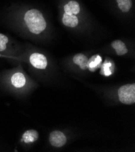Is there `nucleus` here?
<instances>
[{
  "label": "nucleus",
  "instance_id": "nucleus-7",
  "mask_svg": "<svg viewBox=\"0 0 135 152\" xmlns=\"http://www.w3.org/2000/svg\"><path fill=\"white\" fill-rule=\"evenodd\" d=\"M64 10L66 14L76 15L80 12V6L78 2L70 1L64 6Z\"/></svg>",
  "mask_w": 135,
  "mask_h": 152
},
{
  "label": "nucleus",
  "instance_id": "nucleus-6",
  "mask_svg": "<svg viewBox=\"0 0 135 152\" xmlns=\"http://www.w3.org/2000/svg\"><path fill=\"white\" fill-rule=\"evenodd\" d=\"M39 138L38 132L35 130H28L25 132L22 136V141L26 144L35 142Z\"/></svg>",
  "mask_w": 135,
  "mask_h": 152
},
{
  "label": "nucleus",
  "instance_id": "nucleus-14",
  "mask_svg": "<svg viewBox=\"0 0 135 152\" xmlns=\"http://www.w3.org/2000/svg\"><path fill=\"white\" fill-rule=\"evenodd\" d=\"M0 56H1V55H0Z\"/></svg>",
  "mask_w": 135,
  "mask_h": 152
},
{
  "label": "nucleus",
  "instance_id": "nucleus-2",
  "mask_svg": "<svg viewBox=\"0 0 135 152\" xmlns=\"http://www.w3.org/2000/svg\"><path fill=\"white\" fill-rule=\"evenodd\" d=\"M118 96L121 102L131 105L135 102V84H126L118 90Z\"/></svg>",
  "mask_w": 135,
  "mask_h": 152
},
{
  "label": "nucleus",
  "instance_id": "nucleus-3",
  "mask_svg": "<svg viewBox=\"0 0 135 152\" xmlns=\"http://www.w3.org/2000/svg\"><path fill=\"white\" fill-rule=\"evenodd\" d=\"M29 61L31 64L35 69L43 70L47 66V59L43 54L34 52L29 56Z\"/></svg>",
  "mask_w": 135,
  "mask_h": 152
},
{
  "label": "nucleus",
  "instance_id": "nucleus-8",
  "mask_svg": "<svg viewBox=\"0 0 135 152\" xmlns=\"http://www.w3.org/2000/svg\"><path fill=\"white\" fill-rule=\"evenodd\" d=\"M62 20L63 24L69 27H75L79 23L78 18L76 15H68L65 13L63 15Z\"/></svg>",
  "mask_w": 135,
  "mask_h": 152
},
{
  "label": "nucleus",
  "instance_id": "nucleus-1",
  "mask_svg": "<svg viewBox=\"0 0 135 152\" xmlns=\"http://www.w3.org/2000/svg\"><path fill=\"white\" fill-rule=\"evenodd\" d=\"M23 21L28 31L34 35L41 34L47 27L42 13L36 9L26 10L23 14Z\"/></svg>",
  "mask_w": 135,
  "mask_h": 152
},
{
  "label": "nucleus",
  "instance_id": "nucleus-12",
  "mask_svg": "<svg viewBox=\"0 0 135 152\" xmlns=\"http://www.w3.org/2000/svg\"><path fill=\"white\" fill-rule=\"evenodd\" d=\"M9 44V38L6 35L0 33V53H4L8 50Z\"/></svg>",
  "mask_w": 135,
  "mask_h": 152
},
{
  "label": "nucleus",
  "instance_id": "nucleus-4",
  "mask_svg": "<svg viewBox=\"0 0 135 152\" xmlns=\"http://www.w3.org/2000/svg\"><path fill=\"white\" fill-rule=\"evenodd\" d=\"M49 141L51 145L55 147H61L66 144L67 138L63 132L54 131L50 134Z\"/></svg>",
  "mask_w": 135,
  "mask_h": 152
},
{
  "label": "nucleus",
  "instance_id": "nucleus-11",
  "mask_svg": "<svg viewBox=\"0 0 135 152\" xmlns=\"http://www.w3.org/2000/svg\"><path fill=\"white\" fill-rule=\"evenodd\" d=\"M118 7L122 12H127L132 6L131 0H116Z\"/></svg>",
  "mask_w": 135,
  "mask_h": 152
},
{
  "label": "nucleus",
  "instance_id": "nucleus-9",
  "mask_svg": "<svg viewBox=\"0 0 135 152\" xmlns=\"http://www.w3.org/2000/svg\"><path fill=\"white\" fill-rule=\"evenodd\" d=\"M112 46L115 50L116 53L119 56H122L128 52V49L126 44L121 40H115L112 42Z\"/></svg>",
  "mask_w": 135,
  "mask_h": 152
},
{
  "label": "nucleus",
  "instance_id": "nucleus-5",
  "mask_svg": "<svg viewBox=\"0 0 135 152\" xmlns=\"http://www.w3.org/2000/svg\"><path fill=\"white\" fill-rule=\"evenodd\" d=\"M12 85L17 88H21L25 86L26 84V78L23 73L17 72L14 73L10 78Z\"/></svg>",
  "mask_w": 135,
  "mask_h": 152
},
{
  "label": "nucleus",
  "instance_id": "nucleus-13",
  "mask_svg": "<svg viewBox=\"0 0 135 152\" xmlns=\"http://www.w3.org/2000/svg\"><path fill=\"white\" fill-rule=\"evenodd\" d=\"M101 59L100 56H98L97 58L93 61H92L90 63V64H89L90 68V69H95V68H96L97 65L99 64V63L101 62Z\"/></svg>",
  "mask_w": 135,
  "mask_h": 152
},
{
  "label": "nucleus",
  "instance_id": "nucleus-10",
  "mask_svg": "<svg viewBox=\"0 0 135 152\" xmlns=\"http://www.w3.org/2000/svg\"><path fill=\"white\" fill-rule=\"evenodd\" d=\"M73 63L78 65L82 70H85L88 67V58L82 53H78L73 58Z\"/></svg>",
  "mask_w": 135,
  "mask_h": 152
}]
</instances>
